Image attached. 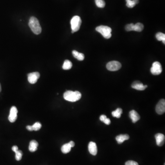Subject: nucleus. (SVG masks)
<instances>
[{
    "label": "nucleus",
    "instance_id": "1",
    "mask_svg": "<svg viewBox=\"0 0 165 165\" xmlns=\"http://www.w3.org/2000/svg\"><path fill=\"white\" fill-rule=\"evenodd\" d=\"M81 96V94L78 91L67 90L64 93L63 95L64 99L70 102H76L80 100Z\"/></svg>",
    "mask_w": 165,
    "mask_h": 165
},
{
    "label": "nucleus",
    "instance_id": "2",
    "mask_svg": "<svg viewBox=\"0 0 165 165\" xmlns=\"http://www.w3.org/2000/svg\"><path fill=\"white\" fill-rule=\"evenodd\" d=\"M29 27L33 33L35 35H39L41 33L42 28L38 19L35 17H31L30 18L28 23Z\"/></svg>",
    "mask_w": 165,
    "mask_h": 165
},
{
    "label": "nucleus",
    "instance_id": "3",
    "mask_svg": "<svg viewBox=\"0 0 165 165\" xmlns=\"http://www.w3.org/2000/svg\"><path fill=\"white\" fill-rule=\"evenodd\" d=\"M96 31L102 35V36L107 39H108L112 36V29L108 26L100 25L96 28Z\"/></svg>",
    "mask_w": 165,
    "mask_h": 165
},
{
    "label": "nucleus",
    "instance_id": "4",
    "mask_svg": "<svg viewBox=\"0 0 165 165\" xmlns=\"http://www.w3.org/2000/svg\"><path fill=\"white\" fill-rule=\"evenodd\" d=\"M71 25L72 28V33L77 32L79 31L82 24V20L80 17L75 16L71 20Z\"/></svg>",
    "mask_w": 165,
    "mask_h": 165
},
{
    "label": "nucleus",
    "instance_id": "5",
    "mask_svg": "<svg viewBox=\"0 0 165 165\" xmlns=\"http://www.w3.org/2000/svg\"><path fill=\"white\" fill-rule=\"evenodd\" d=\"M162 69L161 63L158 62H155L152 64L150 72L153 75H158L162 73Z\"/></svg>",
    "mask_w": 165,
    "mask_h": 165
},
{
    "label": "nucleus",
    "instance_id": "6",
    "mask_svg": "<svg viewBox=\"0 0 165 165\" xmlns=\"http://www.w3.org/2000/svg\"><path fill=\"white\" fill-rule=\"evenodd\" d=\"M122 65L119 62L113 61L109 62L107 64V68L108 70L111 71H116L121 68Z\"/></svg>",
    "mask_w": 165,
    "mask_h": 165
},
{
    "label": "nucleus",
    "instance_id": "7",
    "mask_svg": "<svg viewBox=\"0 0 165 165\" xmlns=\"http://www.w3.org/2000/svg\"><path fill=\"white\" fill-rule=\"evenodd\" d=\"M17 109L15 106L11 107L10 109V114L8 116V120L11 123H14L17 119Z\"/></svg>",
    "mask_w": 165,
    "mask_h": 165
},
{
    "label": "nucleus",
    "instance_id": "8",
    "mask_svg": "<svg viewBox=\"0 0 165 165\" xmlns=\"http://www.w3.org/2000/svg\"><path fill=\"white\" fill-rule=\"evenodd\" d=\"M40 77V74L38 72H33L30 73L28 75V79L29 83L35 84L37 82L38 79Z\"/></svg>",
    "mask_w": 165,
    "mask_h": 165
},
{
    "label": "nucleus",
    "instance_id": "9",
    "mask_svg": "<svg viewBox=\"0 0 165 165\" xmlns=\"http://www.w3.org/2000/svg\"><path fill=\"white\" fill-rule=\"evenodd\" d=\"M155 110L157 113L159 115L163 114L165 112V101L164 99H162L159 101L156 108Z\"/></svg>",
    "mask_w": 165,
    "mask_h": 165
},
{
    "label": "nucleus",
    "instance_id": "10",
    "mask_svg": "<svg viewBox=\"0 0 165 165\" xmlns=\"http://www.w3.org/2000/svg\"><path fill=\"white\" fill-rule=\"evenodd\" d=\"M132 88L138 90H144L147 88V85H144L142 82L139 81H136L132 83L131 85Z\"/></svg>",
    "mask_w": 165,
    "mask_h": 165
},
{
    "label": "nucleus",
    "instance_id": "11",
    "mask_svg": "<svg viewBox=\"0 0 165 165\" xmlns=\"http://www.w3.org/2000/svg\"><path fill=\"white\" fill-rule=\"evenodd\" d=\"M155 138L158 146H162L164 145L165 140V137L164 134L160 133L156 134L155 135Z\"/></svg>",
    "mask_w": 165,
    "mask_h": 165
},
{
    "label": "nucleus",
    "instance_id": "12",
    "mask_svg": "<svg viewBox=\"0 0 165 165\" xmlns=\"http://www.w3.org/2000/svg\"><path fill=\"white\" fill-rule=\"evenodd\" d=\"M88 149L89 153L93 155H96L97 153V147L96 143L90 142L88 146Z\"/></svg>",
    "mask_w": 165,
    "mask_h": 165
},
{
    "label": "nucleus",
    "instance_id": "13",
    "mask_svg": "<svg viewBox=\"0 0 165 165\" xmlns=\"http://www.w3.org/2000/svg\"><path fill=\"white\" fill-rule=\"evenodd\" d=\"M129 117L133 123H135L140 119V116L135 110H132L129 112Z\"/></svg>",
    "mask_w": 165,
    "mask_h": 165
},
{
    "label": "nucleus",
    "instance_id": "14",
    "mask_svg": "<svg viewBox=\"0 0 165 165\" xmlns=\"http://www.w3.org/2000/svg\"><path fill=\"white\" fill-rule=\"evenodd\" d=\"M42 125L39 122H36L33 124L32 126H28L26 127V128L30 131H38L41 128Z\"/></svg>",
    "mask_w": 165,
    "mask_h": 165
},
{
    "label": "nucleus",
    "instance_id": "15",
    "mask_svg": "<svg viewBox=\"0 0 165 165\" xmlns=\"http://www.w3.org/2000/svg\"><path fill=\"white\" fill-rule=\"evenodd\" d=\"M38 146H39V144L36 140H31L29 143V147H28L29 151L32 152L36 151Z\"/></svg>",
    "mask_w": 165,
    "mask_h": 165
},
{
    "label": "nucleus",
    "instance_id": "16",
    "mask_svg": "<svg viewBox=\"0 0 165 165\" xmlns=\"http://www.w3.org/2000/svg\"><path fill=\"white\" fill-rule=\"evenodd\" d=\"M129 136L128 134H120L116 136V141L119 144L123 143L125 140H128L129 139Z\"/></svg>",
    "mask_w": 165,
    "mask_h": 165
},
{
    "label": "nucleus",
    "instance_id": "17",
    "mask_svg": "<svg viewBox=\"0 0 165 165\" xmlns=\"http://www.w3.org/2000/svg\"><path fill=\"white\" fill-rule=\"evenodd\" d=\"M73 55L75 58L77 59L79 61H82L84 60L85 58V55L84 54L81 53L80 52H78V51H73L72 52Z\"/></svg>",
    "mask_w": 165,
    "mask_h": 165
},
{
    "label": "nucleus",
    "instance_id": "18",
    "mask_svg": "<svg viewBox=\"0 0 165 165\" xmlns=\"http://www.w3.org/2000/svg\"><path fill=\"white\" fill-rule=\"evenodd\" d=\"M71 148L72 147L69 144L67 143L62 146L61 150H62V152L64 154H67L71 151Z\"/></svg>",
    "mask_w": 165,
    "mask_h": 165
},
{
    "label": "nucleus",
    "instance_id": "19",
    "mask_svg": "<svg viewBox=\"0 0 165 165\" xmlns=\"http://www.w3.org/2000/svg\"><path fill=\"white\" fill-rule=\"evenodd\" d=\"M126 6L129 8H132L137 4L139 3V0H126Z\"/></svg>",
    "mask_w": 165,
    "mask_h": 165
},
{
    "label": "nucleus",
    "instance_id": "20",
    "mask_svg": "<svg viewBox=\"0 0 165 165\" xmlns=\"http://www.w3.org/2000/svg\"><path fill=\"white\" fill-rule=\"evenodd\" d=\"M122 113H123V110L122 109L119 108L116 109L115 111L112 112V114L113 117H116L119 119L121 116Z\"/></svg>",
    "mask_w": 165,
    "mask_h": 165
},
{
    "label": "nucleus",
    "instance_id": "21",
    "mask_svg": "<svg viewBox=\"0 0 165 165\" xmlns=\"http://www.w3.org/2000/svg\"><path fill=\"white\" fill-rule=\"evenodd\" d=\"M72 62L69 60H66L64 61L63 66H62V69L64 70H69L72 67Z\"/></svg>",
    "mask_w": 165,
    "mask_h": 165
},
{
    "label": "nucleus",
    "instance_id": "22",
    "mask_svg": "<svg viewBox=\"0 0 165 165\" xmlns=\"http://www.w3.org/2000/svg\"><path fill=\"white\" fill-rule=\"evenodd\" d=\"M144 28V26L142 24L140 23H137L134 25V31L140 32L143 30Z\"/></svg>",
    "mask_w": 165,
    "mask_h": 165
},
{
    "label": "nucleus",
    "instance_id": "23",
    "mask_svg": "<svg viewBox=\"0 0 165 165\" xmlns=\"http://www.w3.org/2000/svg\"><path fill=\"white\" fill-rule=\"evenodd\" d=\"M156 38L159 41H162V42L165 44V34L158 32L156 35Z\"/></svg>",
    "mask_w": 165,
    "mask_h": 165
},
{
    "label": "nucleus",
    "instance_id": "24",
    "mask_svg": "<svg viewBox=\"0 0 165 165\" xmlns=\"http://www.w3.org/2000/svg\"><path fill=\"white\" fill-rule=\"evenodd\" d=\"M95 2L98 8H104L105 5V2L104 0H95Z\"/></svg>",
    "mask_w": 165,
    "mask_h": 165
},
{
    "label": "nucleus",
    "instance_id": "25",
    "mask_svg": "<svg viewBox=\"0 0 165 165\" xmlns=\"http://www.w3.org/2000/svg\"><path fill=\"white\" fill-rule=\"evenodd\" d=\"M15 153L16 160L17 161H20L22 159V156H23V152L20 150H18Z\"/></svg>",
    "mask_w": 165,
    "mask_h": 165
},
{
    "label": "nucleus",
    "instance_id": "26",
    "mask_svg": "<svg viewBox=\"0 0 165 165\" xmlns=\"http://www.w3.org/2000/svg\"><path fill=\"white\" fill-rule=\"evenodd\" d=\"M134 24H130L126 25L125 26V29L127 31H134Z\"/></svg>",
    "mask_w": 165,
    "mask_h": 165
},
{
    "label": "nucleus",
    "instance_id": "27",
    "mask_svg": "<svg viewBox=\"0 0 165 165\" xmlns=\"http://www.w3.org/2000/svg\"><path fill=\"white\" fill-rule=\"evenodd\" d=\"M125 165H139V164L135 161H128L125 163Z\"/></svg>",
    "mask_w": 165,
    "mask_h": 165
},
{
    "label": "nucleus",
    "instance_id": "28",
    "mask_svg": "<svg viewBox=\"0 0 165 165\" xmlns=\"http://www.w3.org/2000/svg\"><path fill=\"white\" fill-rule=\"evenodd\" d=\"M103 123H105V124H107V125H109L111 123V120H110V119L107 118L103 121Z\"/></svg>",
    "mask_w": 165,
    "mask_h": 165
},
{
    "label": "nucleus",
    "instance_id": "29",
    "mask_svg": "<svg viewBox=\"0 0 165 165\" xmlns=\"http://www.w3.org/2000/svg\"><path fill=\"white\" fill-rule=\"evenodd\" d=\"M107 117L105 115H102L101 116H100V120L103 122V121H104L105 119H107Z\"/></svg>",
    "mask_w": 165,
    "mask_h": 165
},
{
    "label": "nucleus",
    "instance_id": "30",
    "mask_svg": "<svg viewBox=\"0 0 165 165\" xmlns=\"http://www.w3.org/2000/svg\"><path fill=\"white\" fill-rule=\"evenodd\" d=\"M12 151H14V152H15L16 151H17V150H19L18 147L16 146H12Z\"/></svg>",
    "mask_w": 165,
    "mask_h": 165
},
{
    "label": "nucleus",
    "instance_id": "31",
    "mask_svg": "<svg viewBox=\"0 0 165 165\" xmlns=\"http://www.w3.org/2000/svg\"><path fill=\"white\" fill-rule=\"evenodd\" d=\"M69 144L71 146V147H73L75 146V143H74V142L73 141H71L69 143Z\"/></svg>",
    "mask_w": 165,
    "mask_h": 165
},
{
    "label": "nucleus",
    "instance_id": "32",
    "mask_svg": "<svg viewBox=\"0 0 165 165\" xmlns=\"http://www.w3.org/2000/svg\"><path fill=\"white\" fill-rule=\"evenodd\" d=\"M1 84H0V92H1Z\"/></svg>",
    "mask_w": 165,
    "mask_h": 165
}]
</instances>
